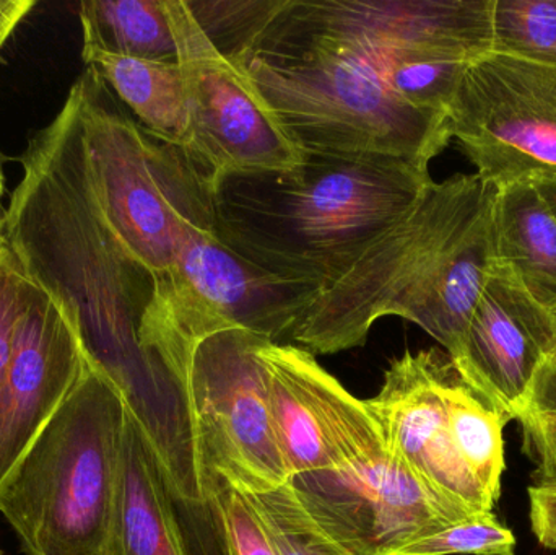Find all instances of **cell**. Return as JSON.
Wrapping results in <instances>:
<instances>
[{"mask_svg":"<svg viewBox=\"0 0 556 555\" xmlns=\"http://www.w3.org/2000/svg\"><path fill=\"white\" fill-rule=\"evenodd\" d=\"M493 49L492 0H263L227 51L301 152L405 160L430 168L450 117L405 103V62Z\"/></svg>","mask_w":556,"mask_h":555,"instance_id":"6da1fadb","label":"cell"},{"mask_svg":"<svg viewBox=\"0 0 556 555\" xmlns=\"http://www.w3.org/2000/svg\"><path fill=\"white\" fill-rule=\"evenodd\" d=\"M22 165L7 209V243L29 279L67 313L88 361L113 381L134 419L149 432L173 426L185 409L181 383L139 339L156 289L94 207L71 93L55 119L29 140Z\"/></svg>","mask_w":556,"mask_h":555,"instance_id":"7a4b0ae2","label":"cell"},{"mask_svg":"<svg viewBox=\"0 0 556 555\" xmlns=\"http://www.w3.org/2000/svg\"><path fill=\"white\" fill-rule=\"evenodd\" d=\"M431 182L428 168L392 156L304 152L294 168L215 182V230L238 257L309 300L410 214Z\"/></svg>","mask_w":556,"mask_h":555,"instance_id":"3957f363","label":"cell"},{"mask_svg":"<svg viewBox=\"0 0 556 555\" xmlns=\"http://www.w3.org/2000/svg\"><path fill=\"white\" fill-rule=\"evenodd\" d=\"M126 419L123 394L88 361L0 481V515L26 555H110Z\"/></svg>","mask_w":556,"mask_h":555,"instance_id":"277c9868","label":"cell"},{"mask_svg":"<svg viewBox=\"0 0 556 555\" xmlns=\"http://www.w3.org/2000/svg\"><path fill=\"white\" fill-rule=\"evenodd\" d=\"M290 485L313 520L353 555H395L467 518L389 449L371 409L343 433L329 469L294 476Z\"/></svg>","mask_w":556,"mask_h":555,"instance_id":"5b68a950","label":"cell"},{"mask_svg":"<svg viewBox=\"0 0 556 555\" xmlns=\"http://www.w3.org/2000/svg\"><path fill=\"white\" fill-rule=\"evenodd\" d=\"M267 339L243 328L208 336L186 381L205 481L220 479L243 494L290 482L270 411Z\"/></svg>","mask_w":556,"mask_h":555,"instance_id":"8992f818","label":"cell"},{"mask_svg":"<svg viewBox=\"0 0 556 555\" xmlns=\"http://www.w3.org/2000/svg\"><path fill=\"white\" fill-rule=\"evenodd\" d=\"M178 48L189 116L186 152L220 181L283 172L303 160L251 78L207 38L186 0H165Z\"/></svg>","mask_w":556,"mask_h":555,"instance_id":"52a82bcc","label":"cell"},{"mask_svg":"<svg viewBox=\"0 0 556 555\" xmlns=\"http://www.w3.org/2000/svg\"><path fill=\"white\" fill-rule=\"evenodd\" d=\"M451 139L486 181L556 175V64L490 51L464 72Z\"/></svg>","mask_w":556,"mask_h":555,"instance_id":"ba28073f","label":"cell"},{"mask_svg":"<svg viewBox=\"0 0 556 555\" xmlns=\"http://www.w3.org/2000/svg\"><path fill=\"white\" fill-rule=\"evenodd\" d=\"M450 355L405 352L391 362L381 390L366 400L389 449L459 514H492L495 502L457 452L446 400Z\"/></svg>","mask_w":556,"mask_h":555,"instance_id":"9c48e42d","label":"cell"},{"mask_svg":"<svg viewBox=\"0 0 556 555\" xmlns=\"http://www.w3.org/2000/svg\"><path fill=\"white\" fill-rule=\"evenodd\" d=\"M87 362L67 313L29 279L0 384V481L64 403Z\"/></svg>","mask_w":556,"mask_h":555,"instance_id":"30bf717a","label":"cell"},{"mask_svg":"<svg viewBox=\"0 0 556 555\" xmlns=\"http://www.w3.org/2000/svg\"><path fill=\"white\" fill-rule=\"evenodd\" d=\"M554 341V315L539 305L509 270L495 264L453 364L464 380L511 422L525 411Z\"/></svg>","mask_w":556,"mask_h":555,"instance_id":"8fae6325","label":"cell"},{"mask_svg":"<svg viewBox=\"0 0 556 555\" xmlns=\"http://www.w3.org/2000/svg\"><path fill=\"white\" fill-rule=\"evenodd\" d=\"M110 555H189L168 479L129 411Z\"/></svg>","mask_w":556,"mask_h":555,"instance_id":"7c38bea8","label":"cell"},{"mask_svg":"<svg viewBox=\"0 0 556 555\" xmlns=\"http://www.w3.org/2000/svg\"><path fill=\"white\" fill-rule=\"evenodd\" d=\"M264 357L269 368L274 430L290 479L324 471L330 466L324 409L329 371L320 367L316 355L290 342L267 339Z\"/></svg>","mask_w":556,"mask_h":555,"instance_id":"4fadbf2b","label":"cell"},{"mask_svg":"<svg viewBox=\"0 0 556 555\" xmlns=\"http://www.w3.org/2000/svg\"><path fill=\"white\" fill-rule=\"evenodd\" d=\"M493 243L496 264L556 315V218L532 179L498 188Z\"/></svg>","mask_w":556,"mask_h":555,"instance_id":"5bb4252c","label":"cell"},{"mask_svg":"<svg viewBox=\"0 0 556 555\" xmlns=\"http://www.w3.org/2000/svg\"><path fill=\"white\" fill-rule=\"evenodd\" d=\"M134 119L156 139L186 150L188 104L182 72L176 61H146L123 55H85Z\"/></svg>","mask_w":556,"mask_h":555,"instance_id":"9a60e30c","label":"cell"},{"mask_svg":"<svg viewBox=\"0 0 556 555\" xmlns=\"http://www.w3.org/2000/svg\"><path fill=\"white\" fill-rule=\"evenodd\" d=\"M78 16L81 58L100 52L146 61L178 59L165 0H85Z\"/></svg>","mask_w":556,"mask_h":555,"instance_id":"2e32d148","label":"cell"},{"mask_svg":"<svg viewBox=\"0 0 556 555\" xmlns=\"http://www.w3.org/2000/svg\"><path fill=\"white\" fill-rule=\"evenodd\" d=\"M199 505L176 501L189 555H277L250 499L217 478Z\"/></svg>","mask_w":556,"mask_h":555,"instance_id":"e0dca14e","label":"cell"},{"mask_svg":"<svg viewBox=\"0 0 556 555\" xmlns=\"http://www.w3.org/2000/svg\"><path fill=\"white\" fill-rule=\"evenodd\" d=\"M446 400L457 452L496 504L506 468L503 429L508 420L464 380L454 364L447 371Z\"/></svg>","mask_w":556,"mask_h":555,"instance_id":"ac0fdd59","label":"cell"},{"mask_svg":"<svg viewBox=\"0 0 556 555\" xmlns=\"http://www.w3.org/2000/svg\"><path fill=\"white\" fill-rule=\"evenodd\" d=\"M250 499L277 555H353L313 520L290 482Z\"/></svg>","mask_w":556,"mask_h":555,"instance_id":"d6986e66","label":"cell"},{"mask_svg":"<svg viewBox=\"0 0 556 555\" xmlns=\"http://www.w3.org/2000/svg\"><path fill=\"white\" fill-rule=\"evenodd\" d=\"M492 51L556 64V0H492Z\"/></svg>","mask_w":556,"mask_h":555,"instance_id":"ffe728a7","label":"cell"},{"mask_svg":"<svg viewBox=\"0 0 556 555\" xmlns=\"http://www.w3.org/2000/svg\"><path fill=\"white\" fill-rule=\"evenodd\" d=\"M518 420L522 449L535 466L531 488L556 491V365L545 362Z\"/></svg>","mask_w":556,"mask_h":555,"instance_id":"44dd1931","label":"cell"},{"mask_svg":"<svg viewBox=\"0 0 556 555\" xmlns=\"http://www.w3.org/2000/svg\"><path fill=\"white\" fill-rule=\"evenodd\" d=\"M395 555H516V538L495 514H477L444 525Z\"/></svg>","mask_w":556,"mask_h":555,"instance_id":"7402d4cb","label":"cell"},{"mask_svg":"<svg viewBox=\"0 0 556 555\" xmlns=\"http://www.w3.org/2000/svg\"><path fill=\"white\" fill-rule=\"evenodd\" d=\"M29 276L9 243L0 250V384L12 354L13 332L23 308Z\"/></svg>","mask_w":556,"mask_h":555,"instance_id":"603a6c76","label":"cell"},{"mask_svg":"<svg viewBox=\"0 0 556 555\" xmlns=\"http://www.w3.org/2000/svg\"><path fill=\"white\" fill-rule=\"evenodd\" d=\"M529 515L539 543L556 553V491L529 488Z\"/></svg>","mask_w":556,"mask_h":555,"instance_id":"cb8c5ba5","label":"cell"},{"mask_svg":"<svg viewBox=\"0 0 556 555\" xmlns=\"http://www.w3.org/2000/svg\"><path fill=\"white\" fill-rule=\"evenodd\" d=\"M33 7L35 0H0V49Z\"/></svg>","mask_w":556,"mask_h":555,"instance_id":"d4e9b609","label":"cell"},{"mask_svg":"<svg viewBox=\"0 0 556 555\" xmlns=\"http://www.w3.org/2000/svg\"><path fill=\"white\" fill-rule=\"evenodd\" d=\"M534 185L538 186L544 201L551 207L552 214L556 218V175H541L532 178Z\"/></svg>","mask_w":556,"mask_h":555,"instance_id":"484cf974","label":"cell"},{"mask_svg":"<svg viewBox=\"0 0 556 555\" xmlns=\"http://www.w3.org/2000/svg\"><path fill=\"white\" fill-rule=\"evenodd\" d=\"M5 225L7 211L2 207V202H0V250L7 244Z\"/></svg>","mask_w":556,"mask_h":555,"instance_id":"4316f807","label":"cell"},{"mask_svg":"<svg viewBox=\"0 0 556 555\" xmlns=\"http://www.w3.org/2000/svg\"><path fill=\"white\" fill-rule=\"evenodd\" d=\"M555 318V341H554V348H552V354L551 357H548V364L556 365V315H554Z\"/></svg>","mask_w":556,"mask_h":555,"instance_id":"83f0119b","label":"cell"},{"mask_svg":"<svg viewBox=\"0 0 556 555\" xmlns=\"http://www.w3.org/2000/svg\"><path fill=\"white\" fill-rule=\"evenodd\" d=\"M2 194H3V176H2V169H0V202H2Z\"/></svg>","mask_w":556,"mask_h":555,"instance_id":"f1b7e54d","label":"cell"},{"mask_svg":"<svg viewBox=\"0 0 556 555\" xmlns=\"http://www.w3.org/2000/svg\"><path fill=\"white\" fill-rule=\"evenodd\" d=\"M0 555H2V551H0Z\"/></svg>","mask_w":556,"mask_h":555,"instance_id":"f546056e","label":"cell"}]
</instances>
